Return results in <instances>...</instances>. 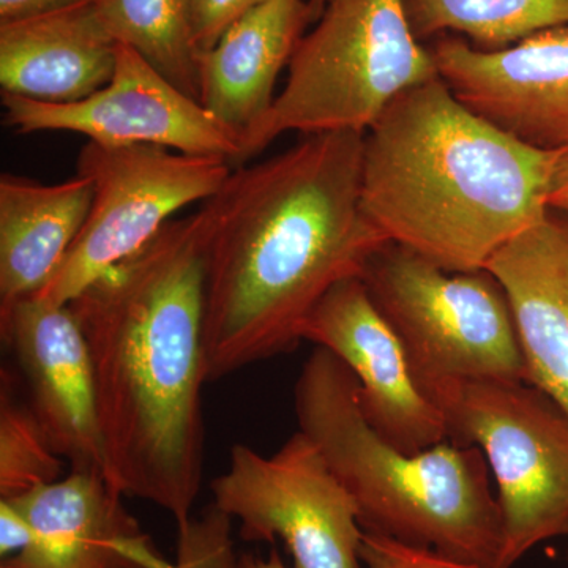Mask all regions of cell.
<instances>
[{
    "label": "cell",
    "instance_id": "6da1fadb",
    "mask_svg": "<svg viewBox=\"0 0 568 568\" xmlns=\"http://www.w3.org/2000/svg\"><path fill=\"white\" fill-rule=\"evenodd\" d=\"M364 140L308 134L204 201L207 383L295 349L321 298L390 242L362 207Z\"/></svg>",
    "mask_w": 568,
    "mask_h": 568
},
{
    "label": "cell",
    "instance_id": "7a4b0ae2",
    "mask_svg": "<svg viewBox=\"0 0 568 568\" xmlns=\"http://www.w3.org/2000/svg\"><path fill=\"white\" fill-rule=\"evenodd\" d=\"M205 231L171 220L69 306L91 349L104 478L185 525L204 469Z\"/></svg>",
    "mask_w": 568,
    "mask_h": 568
},
{
    "label": "cell",
    "instance_id": "3957f363",
    "mask_svg": "<svg viewBox=\"0 0 568 568\" xmlns=\"http://www.w3.org/2000/svg\"><path fill=\"white\" fill-rule=\"evenodd\" d=\"M564 153L500 132L436 78L366 130L362 207L388 241L444 271H484L547 215Z\"/></svg>",
    "mask_w": 568,
    "mask_h": 568
},
{
    "label": "cell",
    "instance_id": "277c9868",
    "mask_svg": "<svg viewBox=\"0 0 568 568\" xmlns=\"http://www.w3.org/2000/svg\"><path fill=\"white\" fill-rule=\"evenodd\" d=\"M298 429L323 452L355 500L364 532L496 568L503 515L480 448L446 440L406 454L366 420L353 372L316 347L295 381Z\"/></svg>",
    "mask_w": 568,
    "mask_h": 568
},
{
    "label": "cell",
    "instance_id": "5b68a950",
    "mask_svg": "<svg viewBox=\"0 0 568 568\" xmlns=\"http://www.w3.org/2000/svg\"><path fill=\"white\" fill-rule=\"evenodd\" d=\"M439 78L405 0H325L298 41L274 106L242 149L252 159L284 133H365L396 97Z\"/></svg>",
    "mask_w": 568,
    "mask_h": 568
},
{
    "label": "cell",
    "instance_id": "8992f818",
    "mask_svg": "<svg viewBox=\"0 0 568 568\" xmlns=\"http://www.w3.org/2000/svg\"><path fill=\"white\" fill-rule=\"evenodd\" d=\"M424 392L443 410L448 440L480 448L495 477L504 532L496 568L567 536V414L526 381L446 379Z\"/></svg>",
    "mask_w": 568,
    "mask_h": 568
},
{
    "label": "cell",
    "instance_id": "52a82bcc",
    "mask_svg": "<svg viewBox=\"0 0 568 568\" xmlns=\"http://www.w3.org/2000/svg\"><path fill=\"white\" fill-rule=\"evenodd\" d=\"M405 346L418 386L446 379L526 381L514 312L487 268L448 272L387 242L361 276Z\"/></svg>",
    "mask_w": 568,
    "mask_h": 568
},
{
    "label": "cell",
    "instance_id": "ba28073f",
    "mask_svg": "<svg viewBox=\"0 0 568 568\" xmlns=\"http://www.w3.org/2000/svg\"><path fill=\"white\" fill-rule=\"evenodd\" d=\"M231 173V162L219 156L88 141L78 156V174L92 182L91 211L58 272L36 297L69 305L148 245L175 212L211 200Z\"/></svg>",
    "mask_w": 568,
    "mask_h": 568
},
{
    "label": "cell",
    "instance_id": "9c48e42d",
    "mask_svg": "<svg viewBox=\"0 0 568 568\" xmlns=\"http://www.w3.org/2000/svg\"><path fill=\"white\" fill-rule=\"evenodd\" d=\"M211 488L213 506L237 519L244 540L280 538L294 568H361L355 500L301 429L271 457L235 444Z\"/></svg>",
    "mask_w": 568,
    "mask_h": 568
},
{
    "label": "cell",
    "instance_id": "30bf717a",
    "mask_svg": "<svg viewBox=\"0 0 568 568\" xmlns=\"http://www.w3.org/2000/svg\"><path fill=\"white\" fill-rule=\"evenodd\" d=\"M2 104L7 125L22 134L70 132L102 145H160L241 163L233 134L125 44L111 81L88 99L47 103L2 93Z\"/></svg>",
    "mask_w": 568,
    "mask_h": 568
},
{
    "label": "cell",
    "instance_id": "8fae6325",
    "mask_svg": "<svg viewBox=\"0 0 568 568\" xmlns=\"http://www.w3.org/2000/svg\"><path fill=\"white\" fill-rule=\"evenodd\" d=\"M302 342L327 349L353 372L366 420L399 450L418 454L448 440L443 410L418 386L402 339L362 278H347L321 298Z\"/></svg>",
    "mask_w": 568,
    "mask_h": 568
},
{
    "label": "cell",
    "instance_id": "7c38bea8",
    "mask_svg": "<svg viewBox=\"0 0 568 568\" xmlns=\"http://www.w3.org/2000/svg\"><path fill=\"white\" fill-rule=\"evenodd\" d=\"M429 51L467 110L538 151L568 152V28L497 51L446 37Z\"/></svg>",
    "mask_w": 568,
    "mask_h": 568
},
{
    "label": "cell",
    "instance_id": "4fadbf2b",
    "mask_svg": "<svg viewBox=\"0 0 568 568\" xmlns=\"http://www.w3.org/2000/svg\"><path fill=\"white\" fill-rule=\"evenodd\" d=\"M2 342L20 366L33 413L71 470L104 476L91 349L69 305L29 297L0 312Z\"/></svg>",
    "mask_w": 568,
    "mask_h": 568
},
{
    "label": "cell",
    "instance_id": "5bb4252c",
    "mask_svg": "<svg viewBox=\"0 0 568 568\" xmlns=\"http://www.w3.org/2000/svg\"><path fill=\"white\" fill-rule=\"evenodd\" d=\"M102 474L71 470L13 500L36 538L3 568H174Z\"/></svg>",
    "mask_w": 568,
    "mask_h": 568
},
{
    "label": "cell",
    "instance_id": "9a60e30c",
    "mask_svg": "<svg viewBox=\"0 0 568 568\" xmlns=\"http://www.w3.org/2000/svg\"><path fill=\"white\" fill-rule=\"evenodd\" d=\"M485 268L510 302L528 383L568 416V216L549 211Z\"/></svg>",
    "mask_w": 568,
    "mask_h": 568
},
{
    "label": "cell",
    "instance_id": "2e32d148",
    "mask_svg": "<svg viewBox=\"0 0 568 568\" xmlns=\"http://www.w3.org/2000/svg\"><path fill=\"white\" fill-rule=\"evenodd\" d=\"M310 22L308 0H268L197 54V102L237 140L241 159L246 138L274 106L276 81Z\"/></svg>",
    "mask_w": 568,
    "mask_h": 568
},
{
    "label": "cell",
    "instance_id": "e0dca14e",
    "mask_svg": "<svg viewBox=\"0 0 568 568\" xmlns=\"http://www.w3.org/2000/svg\"><path fill=\"white\" fill-rule=\"evenodd\" d=\"M118 47L95 2L0 22L2 93L80 102L111 81Z\"/></svg>",
    "mask_w": 568,
    "mask_h": 568
},
{
    "label": "cell",
    "instance_id": "ac0fdd59",
    "mask_svg": "<svg viewBox=\"0 0 568 568\" xmlns=\"http://www.w3.org/2000/svg\"><path fill=\"white\" fill-rule=\"evenodd\" d=\"M93 197L84 175L43 185L0 178V312L50 283L84 226Z\"/></svg>",
    "mask_w": 568,
    "mask_h": 568
},
{
    "label": "cell",
    "instance_id": "d6986e66",
    "mask_svg": "<svg viewBox=\"0 0 568 568\" xmlns=\"http://www.w3.org/2000/svg\"><path fill=\"white\" fill-rule=\"evenodd\" d=\"M104 28L186 95L197 100L194 0H97Z\"/></svg>",
    "mask_w": 568,
    "mask_h": 568
},
{
    "label": "cell",
    "instance_id": "ffe728a7",
    "mask_svg": "<svg viewBox=\"0 0 568 568\" xmlns=\"http://www.w3.org/2000/svg\"><path fill=\"white\" fill-rule=\"evenodd\" d=\"M418 41L465 33L473 47L504 50L548 29L568 28V0H405Z\"/></svg>",
    "mask_w": 568,
    "mask_h": 568
},
{
    "label": "cell",
    "instance_id": "44dd1931",
    "mask_svg": "<svg viewBox=\"0 0 568 568\" xmlns=\"http://www.w3.org/2000/svg\"><path fill=\"white\" fill-rule=\"evenodd\" d=\"M13 377L2 369L0 390V499H17L59 480L63 458L29 403L13 392Z\"/></svg>",
    "mask_w": 568,
    "mask_h": 568
},
{
    "label": "cell",
    "instance_id": "7402d4cb",
    "mask_svg": "<svg viewBox=\"0 0 568 568\" xmlns=\"http://www.w3.org/2000/svg\"><path fill=\"white\" fill-rule=\"evenodd\" d=\"M233 519L215 506L179 526L174 568H237Z\"/></svg>",
    "mask_w": 568,
    "mask_h": 568
},
{
    "label": "cell",
    "instance_id": "603a6c76",
    "mask_svg": "<svg viewBox=\"0 0 568 568\" xmlns=\"http://www.w3.org/2000/svg\"><path fill=\"white\" fill-rule=\"evenodd\" d=\"M361 560L366 568H480L448 558L436 549L418 547L375 532H364Z\"/></svg>",
    "mask_w": 568,
    "mask_h": 568
},
{
    "label": "cell",
    "instance_id": "cb8c5ba5",
    "mask_svg": "<svg viewBox=\"0 0 568 568\" xmlns=\"http://www.w3.org/2000/svg\"><path fill=\"white\" fill-rule=\"evenodd\" d=\"M265 2L268 0H194L197 51L211 50L233 22Z\"/></svg>",
    "mask_w": 568,
    "mask_h": 568
},
{
    "label": "cell",
    "instance_id": "d4e9b609",
    "mask_svg": "<svg viewBox=\"0 0 568 568\" xmlns=\"http://www.w3.org/2000/svg\"><path fill=\"white\" fill-rule=\"evenodd\" d=\"M36 530L21 508L9 499H0V558L3 560L20 555L31 547Z\"/></svg>",
    "mask_w": 568,
    "mask_h": 568
},
{
    "label": "cell",
    "instance_id": "484cf974",
    "mask_svg": "<svg viewBox=\"0 0 568 568\" xmlns=\"http://www.w3.org/2000/svg\"><path fill=\"white\" fill-rule=\"evenodd\" d=\"M93 2L97 0H0V22L24 20Z\"/></svg>",
    "mask_w": 568,
    "mask_h": 568
},
{
    "label": "cell",
    "instance_id": "4316f807",
    "mask_svg": "<svg viewBox=\"0 0 568 568\" xmlns=\"http://www.w3.org/2000/svg\"><path fill=\"white\" fill-rule=\"evenodd\" d=\"M549 211L564 213L568 216V152L560 159L558 173L549 193Z\"/></svg>",
    "mask_w": 568,
    "mask_h": 568
},
{
    "label": "cell",
    "instance_id": "83f0119b",
    "mask_svg": "<svg viewBox=\"0 0 568 568\" xmlns=\"http://www.w3.org/2000/svg\"><path fill=\"white\" fill-rule=\"evenodd\" d=\"M237 568H287L284 566L278 549L272 548L267 558L257 555H242L237 560Z\"/></svg>",
    "mask_w": 568,
    "mask_h": 568
},
{
    "label": "cell",
    "instance_id": "f1b7e54d",
    "mask_svg": "<svg viewBox=\"0 0 568 568\" xmlns=\"http://www.w3.org/2000/svg\"><path fill=\"white\" fill-rule=\"evenodd\" d=\"M310 10H312L313 22L317 21V18L323 13L325 0H308Z\"/></svg>",
    "mask_w": 568,
    "mask_h": 568
},
{
    "label": "cell",
    "instance_id": "f546056e",
    "mask_svg": "<svg viewBox=\"0 0 568 568\" xmlns=\"http://www.w3.org/2000/svg\"><path fill=\"white\" fill-rule=\"evenodd\" d=\"M567 537H568V532H567ZM567 560H568V552H567Z\"/></svg>",
    "mask_w": 568,
    "mask_h": 568
},
{
    "label": "cell",
    "instance_id": "4dcf8cb0",
    "mask_svg": "<svg viewBox=\"0 0 568 568\" xmlns=\"http://www.w3.org/2000/svg\"><path fill=\"white\" fill-rule=\"evenodd\" d=\"M3 568V567H2Z\"/></svg>",
    "mask_w": 568,
    "mask_h": 568
}]
</instances>
